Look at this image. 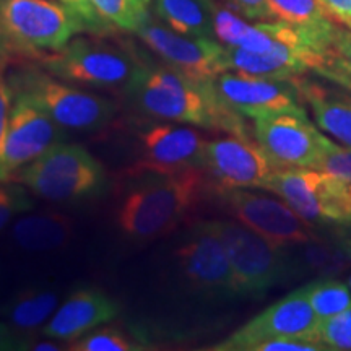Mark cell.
<instances>
[{
	"label": "cell",
	"instance_id": "5b68a950",
	"mask_svg": "<svg viewBox=\"0 0 351 351\" xmlns=\"http://www.w3.org/2000/svg\"><path fill=\"white\" fill-rule=\"evenodd\" d=\"M8 80L16 93L32 99L64 129L98 130L116 116L117 106L111 99L67 85L49 72L23 69Z\"/></svg>",
	"mask_w": 351,
	"mask_h": 351
},
{
	"label": "cell",
	"instance_id": "1f68e13d",
	"mask_svg": "<svg viewBox=\"0 0 351 351\" xmlns=\"http://www.w3.org/2000/svg\"><path fill=\"white\" fill-rule=\"evenodd\" d=\"M60 2L65 3L69 8H72V10L80 16L88 32L101 33L106 28H109L106 21L101 19L98 13L95 12V8L91 7L90 0H60Z\"/></svg>",
	"mask_w": 351,
	"mask_h": 351
},
{
	"label": "cell",
	"instance_id": "4316f807",
	"mask_svg": "<svg viewBox=\"0 0 351 351\" xmlns=\"http://www.w3.org/2000/svg\"><path fill=\"white\" fill-rule=\"evenodd\" d=\"M70 350L75 351H132V350H142L140 346L134 345L122 335L121 332L114 330V328H95L91 333L88 332L80 339L73 340V345Z\"/></svg>",
	"mask_w": 351,
	"mask_h": 351
},
{
	"label": "cell",
	"instance_id": "ac0fdd59",
	"mask_svg": "<svg viewBox=\"0 0 351 351\" xmlns=\"http://www.w3.org/2000/svg\"><path fill=\"white\" fill-rule=\"evenodd\" d=\"M119 314V304L103 291L83 288L72 293L56 309L49 322L43 327L46 337L73 341L95 330Z\"/></svg>",
	"mask_w": 351,
	"mask_h": 351
},
{
	"label": "cell",
	"instance_id": "ab89813d",
	"mask_svg": "<svg viewBox=\"0 0 351 351\" xmlns=\"http://www.w3.org/2000/svg\"><path fill=\"white\" fill-rule=\"evenodd\" d=\"M348 285H350V288H351V275H350V283Z\"/></svg>",
	"mask_w": 351,
	"mask_h": 351
},
{
	"label": "cell",
	"instance_id": "cb8c5ba5",
	"mask_svg": "<svg viewBox=\"0 0 351 351\" xmlns=\"http://www.w3.org/2000/svg\"><path fill=\"white\" fill-rule=\"evenodd\" d=\"M59 296L49 288H29L20 291L7 306L8 320L16 330L28 332L43 326L59 306Z\"/></svg>",
	"mask_w": 351,
	"mask_h": 351
},
{
	"label": "cell",
	"instance_id": "4dcf8cb0",
	"mask_svg": "<svg viewBox=\"0 0 351 351\" xmlns=\"http://www.w3.org/2000/svg\"><path fill=\"white\" fill-rule=\"evenodd\" d=\"M13 98H15V90H13L10 80L5 75V67L0 62V153H2L3 140H5Z\"/></svg>",
	"mask_w": 351,
	"mask_h": 351
},
{
	"label": "cell",
	"instance_id": "d6a6232c",
	"mask_svg": "<svg viewBox=\"0 0 351 351\" xmlns=\"http://www.w3.org/2000/svg\"><path fill=\"white\" fill-rule=\"evenodd\" d=\"M322 350H327V346L314 343V341H306V340H298V339L267 340L252 348V351H322Z\"/></svg>",
	"mask_w": 351,
	"mask_h": 351
},
{
	"label": "cell",
	"instance_id": "836d02e7",
	"mask_svg": "<svg viewBox=\"0 0 351 351\" xmlns=\"http://www.w3.org/2000/svg\"><path fill=\"white\" fill-rule=\"evenodd\" d=\"M230 7L245 20L269 21L271 20L267 0H228Z\"/></svg>",
	"mask_w": 351,
	"mask_h": 351
},
{
	"label": "cell",
	"instance_id": "f1b7e54d",
	"mask_svg": "<svg viewBox=\"0 0 351 351\" xmlns=\"http://www.w3.org/2000/svg\"><path fill=\"white\" fill-rule=\"evenodd\" d=\"M320 147H322V152H320L317 169L339 176L351 182V148L335 143L324 134L320 138Z\"/></svg>",
	"mask_w": 351,
	"mask_h": 351
},
{
	"label": "cell",
	"instance_id": "d590c367",
	"mask_svg": "<svg viewBox=\"0 0 351 351\" xmlns=\"http://www.w3.org/2000/svg\"><path fill=\"white\" fill-rule=\"evenodd\" d=\"M26 341L21 337L20 330H16L13 326L0 322V351H13V350H26Z\"/></svg>",
	"mask_w": 351,
	"mask_h": 351
},
{
	"label": "cell",
	"instance_id": "603a6c76",
	"mask_svg": "<svg viewBox=\"0 0 351 351\" xmlns=\"http://www.w3.org/2000/svg\"><path fill=\"white\" fill-rule=\"evenodd\" d=\"M213 0H155L160 20L174 32L197 38H215Z\"/></svg>",
	"mask_w": 351,
	"mask_h": 351
},
{
	"label": "cell",
	"instance_id": "277c9868",
	"mask_svg": "<svg viewBox=\"0 0 351 351\" xmlns=\"http://www.w3.org/2000/svg\"><path fill=\"white\" fill-rule=\"evenodd\" d=\"M88 32L72 8L52 0H0V38L21 52H57Z\"/></svg>",
	"mask_w": 351,
	"mask_h": 351
},
{
	"label": "cell",
	"instance_id": "484cf974",
	"mask_svg": "<svg viewBox=\"0 0 351 351\" xmlns=\"http://www.w3.org/2000/svg\"><path fill=\"white\" fill-rule=\"evenodd\" d=\"M90 3L108 25L130 33H137L150 16L148 0H90Z\"/></svg>",
	"mask_w": 351,
	"mask_h": 351
},
{
	"label": "cell",
	"instance_id": "2e32d148",
	"mask_svg": "<svg viewBox=\"0 0 351 351\" xmlns=\"http://www.w3.org/2000/svg\"><path fill=\"white\" fill-rule=\"evenodd\" d=\"M204 169L223 189H262L275 173V165L257 140L247 135H230L205 145Z\"/></svg>",
	"mask_w": 351,
	"mask_h": 351
},
{
	"label": "cell",
	"instance_id": "8992f818",
	"mask_svg": "<svg viewBox=\"0 0 351 351\" xmlns=\"http://www.w3.org/2000/svg\"><path fill=\"white\" fill-rule=\"evenodd\" d=\"M208 223L225 245L239 296H265L293 269L287 247L275 245L241 221Z\"/></svg>",
	"mask_w": 351,
	"mask_h": 351
},
{
	"label": "cell",
	"instance_id": "e0dca14e",
	"mask_svg": "<svg viewBox=\"0 0 351 351\" xmlns=\"http://www.w3.org/2000/svg\"><path fill=\"white\" fill-rule=\"evenodd\" d=\"M178 258L192 287L215 296L238 295L225 245L208 221L194 226L179 247Z\"/></svg>",
	"mask_w": 351,
	"mask_h": 351
},
{
	"label": "cell",
	"instance_id": "44dd1931",
	"mask_svg": "<svg viewBox=\"0 0 351 351\" xmlns=\"http://www.w3.org/2000/svg\"><path fill=\"white\" fill-rule=\"evenodd\" d=\"M215 39H218L223 46L239 47L257 54H265L275 47L276 38L274 21H256L249 23L243 20L239 13L236 15L232 10L218 7L215 8Z\"/></svg>",
	"mask_w": 351,
	"mask_h": 351
},
{
	"label": "cell",
	"instance_id": "30bf717a",
	"mask_svg": "<svg viewBox=\"0 0 351 351\" xmlns=\"http://www.w3.org/2000/svg\"><path fill=\"white\" fill-rule=\"evenodd\" d=\"M135 34L166 65L191 77L192 80H212L226 72L225 46L218 39L181 34L152 15Z\"/></svg>",
	"mask_w": 351,
	"mask_h": 351
},
{
	"label": "cell",
	"instance_id": "d6986e66",
	"mask_svg": "<svg viewBox=\"0 0 351 351\" xmlns=\"http://www.w3.org/2000/svg\"><path fill=\"white\" fill-rule=\"evenodd\" d=\"M267 3L271 20L295 26L322 54L330 49L339 21L328 15L319 0H267Z\"/></svg>",
	"mask_w": 351,
	"mask_h": 351
},
{
	"label": "cell",
	"instance_id": "8fae6325",
	"mask_svg": "<svg viewBox=\"0 0 351 351\" xmlns=\"http://www.w3.org/2000/svg\"><path fill=\"white\" fill-rule=\"evenodd\" d=\"M223 200L238 221L280 247L319 243L311 223L302 219L282 199L249 189H223Z\"/></svg>",
	"mask_w": 351,
	"mask_h": 351
},
{
	"label": "cell",
	"instance_id": "9a60e30c",
	"mask_svg": "<svg viewBox=\"0 0 351 351\" xmlns=\"http://www.w3.org/2000/svg\"><path fill=\"white\" fill-rule=\"evenodd\" d=\"M217 98L231 111L257 119L276 112H306L301 106L295 80H274L223 72L212 80Z\"/></svg>",
	"mask_w": 351,
	"mask_h": 351
},
{
	"label": "cell",
	"instance_id": "83f0119b",
	"mask_svg": "<svg viewBox=\"0 0 351 351\" xmlns=\"http://www.w3.org/2000/svg\"><path fill=\"white\" fill-rule=\"evenodd\" d=\"M317 339L327 350L351 351V309L320 320Z\"/></svg>",
	"mask_w": 351,
	"mask_h": 351
},
{
	"label": "cell",
	"instance_id": "d4e9b609",
	"mask_svg": "<svg viewBox=\"0 0 351 351\" xmlns=\"http://www.w3.org/2000/svg\"><path fill=\"white\" fill-rule=\"evenodd\" d=\"M304 289L311 307L319 320L333 317V315L351 309V288L350 285L333 278H322L307 283Z\"/></svg>",
	"mask_w": 351,
	"mask_h": 351
},
{
	"label": "cell",
	"instance_id": "ba28073f",
	"mask_svg": "<svg viewBox=\"0 0 351 351\" xmlns=\"http://www.w3.org/2000/svg\"><path fill=\"white\" fill-rule=\"evenodd\" d=\"M51 75L78 85L116 88L130 82L138 60L103 39L72 38L62 49L44 56Z\"/></svg>",
	"mask_w": 351,
	"mask_h": 351
},
{
	"label": "cell",
	"instance_id": "7c38bea8",
	"mask_svg": "<svg viewBox=\"0 0 351 351\" xmlns=\"http://www.w3.org/2000/svg\"><path fill=\"white\" fill-rule=\"evenodd\" d=\"M254 135L275 168L317 169L322 132L307 112H276L254 119Z\"/></svg>",
	"mask_w": 351,
	"mask_h": 351
},
{
	"label": "cell",
	"instance_id": "52a82bcc",
	"mask_svg": "<svg viewBox=\"0 0 351 351\" xmlns=\"http://www.w3.org/2000/svg\"><path fill=\"white\" fill-rule=\"evenodd\" d=\"M262 189L287 202L311 225L322 221L340 225L351 218V182L326 171L275 169Z\"/></svg>",
	"mask_w": 351,
	"mask_h": 351
},
{
	"label": "cell",
	"instance_id": "5bb4252c",
	"mask_svg": "<svg viewBox=\"0 0 351 351\" xmlns=\"http://www.w3.org/2000/svg\"><path fill=\"white\" fill-rule=\"evenodd\" d=\"M142 153L138 161L127 169V178L140 174H174L181 171L204 169L205 142L199 132L178 122H155L140 132Z\"/></svg>",
	"mask_w": 351,
	"mask_h": 351
},
{
	"label": "cell",
	"instance_id": "f546056e",
	"mask_svg": "<svg viewBox=\"0 0 351 351\" xmlns=\"http://www.w3.org/2000/svg\"><path fill=\"white\" fill-rule=\"evenodd\" d=\"M23 187L19 182H0V231L15 215L33 208V202Z\"/></svg>",
	"mask_w": 351,
	"mask_h": 351
},
{
	"label": "cell",
	"instance_id": "3957f363",
	"mask_svg": "<svg viewBox=\"0 0 351 351\" xmlns=\"http://www.w3.org/2000/svg\"><path fill=\"white\" fill-rule=\"evenodd\" d=\"M8 182H19L44 200L67 202L98 192L104 171L82 145L60 142L20 168Z\"/></svg>",
	"mask_w": 351,
	"mask_h": 351
},
{
	"label": "cell",
	"instance_id": "4fadbf2b",
	"mask_svg": "<svg viewBox=\"0 0 351 351\" xmlns=\"http://www.w3.org/2000/svg\"><path fill=\"white\" fill-rule=\"evenodd\" d=\"M64 127L52 121L23 93L15 91L0 153V182H8L20 168L64 142Z\"/></svg>",
	"mask_w": 351,
	"mask_h": 351
},
{
	"label": "cell",
	"instance_id": "8d00e7d4",
	"mask_svg": "<svg viewBox=\"0 0 351 351\" xmlns=\"http://www.w3.org/2000/svg\"><path fill=\"white\" fill-rule=\"evenodd\" d=\"M333 20L341 25H351V0H319Z\"/></svg>",
	"mask_w": 351,
	"mask_h": 351
},
{
	"label": "cell",
	"instance_id": "74e56055",
	"mask_svg": "<svg viewBox=\"0 0 351 351\" xmlns=\"http://www.w3.org/2000/svg\"><path fill=\"white\" fill-rule=\"evenodd\" d=\"M32 348L36 350V351H59V350H62L59 345L49 343V341H41V343L33 345Z\"/></svg>",
	"mask_w": 351,
	"mask_h": 351
},
{
	"label": "cell",
	"instance_id": "9c48e42d",
	"mask_svg": "<svg viewBox=\"0 0 351 351\" xmlns=\"http://www.w3.org/2000/svg\"><path fill=\"white\" fill-rule=\"evenodd\" d=\"M319 322L304 289L300 288L263 309L228 339L212 346V350L252 351L256 345L274 339H298L320 343L317 339Z\"/></svg>",
	"mask_w": 351,
	"mask_h": 351
},
{
	"label": "cell",
	"instance_id": "7a4b0ae2",
	"mask_svg": "<svg viewBox=\"0 0 351 351\" xmlns=\"http://www.w3.org/2000/svg\"><path fill=\"white\" fill-rule=\"evenodd\" d=\"M117 208V225L134 239H155L181 225L199 204L204 174L191 168L174 174H140Z\"/></svg>",
	"mask_w": 351,
	"mask_h": 351
},
{
	"label": "cell",
	"instance_id": "ffe728a7",
	"mask_svg": "<svg viewBox=\"0 0 351 351\" xmlns=\"http://www.w3.org/2000/svg\"><path fill=\"white\" fill-rule=\"evenodd\" d=\"M295 83L301 98L309 104L319 129L351 148V95L327 90L301 77L295 78Z\"/></svg>",
	"mask_w": 351,
	"mask_h": 351
},
{
	"label": "cell",
	"instance_id": "7402d4cb",
	"mask_svg": "<svg viewBox=\"0 0 351 351\" xmlns=\"http://www.w3.org/2000/svg\"><path fill=\"white\" fill-rule=\"evenodd\" d=\"M12 234L15 243L26 251H56L70 243L73 221L60 213L28 215L13 225Z\"/></svg>",
	"mask_w": 351,
	"mask_h": 351
},
{
	"label": "cell",
	"instance_id": "e575fe53",
	"mask_svg": "<svg viewBox=\"0 0 351 351\" xmlns=\"http://www.w3.org/2000/svg\"><path fill=\"white\" fill-rule=\"evenodd\" d=\"M332 49L339 56L341 64L351 70V25L339 23L333 34Z\"/></svg>",
	"mask_w": 351,
	"mask_h": 351
},
{
	"label": "cell",
	"instance_id": "6da1fadb",
	"mask_svg": "<svg viewBox=\"0 0 351 351\" xmlns=\"http://www.w3.org/2000/svg\"><path fill=\"white\" fill-rule=\"evenodd\" d=\"M212 80H192L166 64L137 62L127 91L135 106L153 119L245 135L243 116L217 98Z\"/></svg>",
	"mask_w": 351,
	"mask_h": 351
},
{
	"label": "cell",
	"instance_id": "f35d334b",
	"mask_svg": "<svg viewBox=\"0 0 351 351\" xmlns=\"http://www.w3.org/2000/svg\"><path fill=\"white\" fill-rule=\"evenodd\" d=\"M340 232L343 234V239H350L351 241V218L348 221L345 223H340Z\"/></svg>",
	"mask_w": 351,
	"mask_h": 351
}]
</instances>
